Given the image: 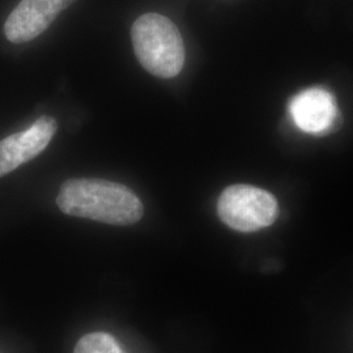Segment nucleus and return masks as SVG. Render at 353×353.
<instances>
[{
	"instance_id": "1",
	"label": "nucleus",
	"mask_w": 353,
	"mask_h": 353,
	"mask_svg": "<svg viewBox=\"0 0 353 353\" xmlns=\"http://www.w3.org/2000/svg\"><path fill=\"white\" fill-rule=\"evenodd\" d=\"M63 214L110 225H132L144 214L138 195L122 183L99 178L67 179L57 196Z\"/></svg>"
},
{
	"instance_id": "2",
	"label": "nucleus",
	"mask_w": 353,
	"mask_h": 353,
	"mask_svg": "<svg viewBox=\"0 0 353 353\" xmlns=\"http://www.w3.org/2000/svg\"><path fill=\"white\" fill-rule=\"evenodd\" d=\"M139 63L152 75L170 79L185 64V45L176 26L163 14L145 13L131 29Z\"/></svg>"
},
{
	"instance_id": "3",
	"label": "nucleus",
	"mask_w": 353,
	"mask_h": 353,
	"mask_svg": "<svg viewBox=\"0 0 353 353\" xmlns=\"http://www.w3.org/2000/svg\"><path fill=\"white\" fill-rule=\"evenodd\" d=\"M217 212L221 221L233 230L252 233L275 223L278 201L265 190L250 185H233L221 192Z\"/></svg>"
},
{
	"instance_id": "4",
	"label": "nucleus",
	"mask_w": 353,
	"mask_h": 353,
	"mask_svg": "<svg viewBox=\"0 0 353 353\" xmlns=\"http://www.w3.org/2000/svg\"><path fill=\"white\" fill-rule=\"evenodd\" d=\"M58 130V123L43 115L26 128L0 141V178L12 173L19 166L36 159L50 144Z\"/></svg>"
},
{
	"instance_id": "5",
	"label": "nucleus",
	"mask_w": 353,
	"mask_h": 353,
	"mask_svg": "<svg viewBox=\"0 0 353 353\" xmlns=\"http://www.w3.org/2000/svg\"><path fill=\"white\" fill-rule=\"evenodd\" d=\"M76 0H21L4 24V34L12 43H26L41 36L58 14Z\"/></svg>"
},
{
	"instance_id": "6",
	"label": "nucleus",
	"mask_w": 353,
	"mask_h": 353,
	"mask_svg": "<svg viewBox=\"0 0 353 353\" xmlns=\"http://www.w3.org/2000/svg\"><path fill=\"white\" fill-rule=\"evenodd\" d=\"M290 117L301 131L312 135H325L339 119V112L334 96L327 89H305L290 102Z\"/></svg>"
},
{
	"instance_id": "7",
	"label": "nucleus",
	"mask_w": 353,
	"mask_h": 353,
	"mask_svg": "<svg viewBox=\"0 0 353 353\" xmlns=\"http://www.w3.org/2000/svg\"><path fill=\"white\" fill-rule=\"evenodd\" d=\"M74 353H125V351L110 334L90 332L76 343Z\"/></svg>"
}]
</instances>
